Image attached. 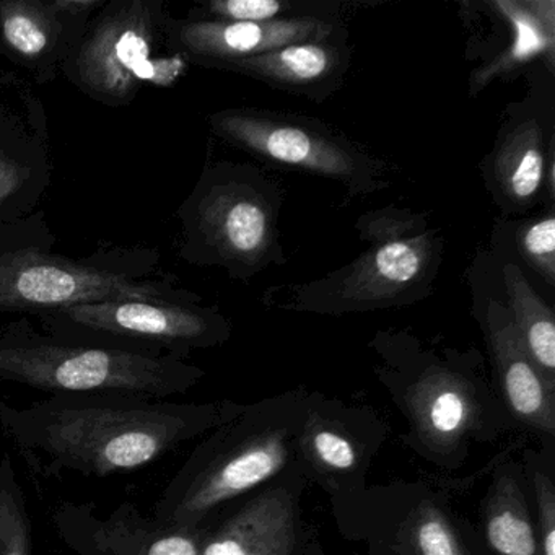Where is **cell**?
<instances>
[{"label": "cell", "mask_w": 555, "mask_h": 555, "mask_svg": "<svg viewBox=\"0 0 555 555\" xmlns=\"http://www.w3.org/2000/svg\"><path fill=\"white\" fill-rule=\"evenodd\" d=\"M243 408L232 399L170 402L119 395H53L18 408L0 398V430L41 477H106L162 460Z\"/></svg>", "instance_id": "6da1fadb"}, {"label": "cell", "mask_w": 555, "mask_h": 555, "mask_svg": "<svg viewBox=\"0 0 555 555\" xmlns=\"http://www.w3.org/2000/svg\"><path fill=\"white\" fill-rule=\"evenodd\" d=\"M370 347L376 378L405 421L401 441L425 463L461 469L474 447L516 431L477 350L430 349L389 333Z\"/></svg>", "instance_id": "7a4b0ae2"}, {"label": "cell", "mask_w": 555, "mask_h": 555, "mask_svg": "<svg viewBox=\"0 0 555 555\" xmlns=\"http://www.w3.org/2000/svg\"><path fill=\"white\" fill-rule=\"evenodd\" d=\"M311 398L307 388L268 396L204 435L158 496L154 518L175 528H201L281 476L295 461Z\"/></svg>", "instance_id": "3957f363"}, {"label": "cell", "mask_w": 555, "mask_h": 555, "mask_svg": "<svg viewBox=\"0 0 555 555\" xmlns=\"http://www.w3.org/2000/svg\"><path fill=\"white\" fill-rule=\"evenodd\" d=\"M206 372L183 357L40 336L27 324L0 331V379L51 395L139 396L165 401L199 385Z\"/></svg>", "instance_id": "277c9868"}, {"label": "cell", "mask_w": 555, "mask_h": 555, "mask_svg": "<svg viewBox=\"0 0 555 555\" xmlns=\"http://www.w3.org/2000/svg\"><path fill=\"white\" fill-rule=\"evenodd\" d=\"M282 196L275 181L251 165L207 168L180 210L184 258L194 264L220 266L238 279L282 264Z\"/></svg>", "instance_id": "5b68a950"}, {"label": "cell", "mask_w": 555, "mask_h": 555, "mask_svg": "<svg viewBox=\"0 0 555 555\" xmlns=\"http://www.w3.org/2000/svg\"><path fill=\"white\" fill-rule=\"evenodd\" d=\"M370 248L320 281L294 288L288 310L308 313H365L415 301L430 287L443 243L422 217L383 209L359 220Z\"/></svg>", "instance_id": "8992f818"}, {"label": "cell", "mask_w": 555, "mask_h": 555, "mask_svg": "<svg viewBox=\"0 0 555 555\" xmlns=\"http://www.w3.org/2000/svg\"><path fill=\"white\" fill-rule=\"evenodd\" d=\"M466 482L398 479L369 483L331 502L337 531L369 555H492L479 526L461 512Z\"/></svg>", "instance_id": "52a82bcc"}, {"label": "cell", "mask_w": 555, "mask_h": 555, "mask_svg": "<svg viewBox=\"0 0 555 555\" xmlns=\"http://www.w3.org/2000/svg\"><path fill=\"white\" fill-rule=\"evenodd\" d=\"M171 18L158 0H115L96 12L82 40L63 64L67 79L96 102L129 105L142 86H175L186 57L158 56Z\"/></svg>", "instance_id": "ba28073f"}, {"label": "cell", "mask_w": 555, "mask_h": 555, "mask_svg": "<svg viewBox=\"0 0 555 555\" xmlns=\"http://www.w3.org/2000/svg\"><path fill=\"white\" fill-rule=\"evenodd\" d=\"M210 126L229 144L281 167L334 180L350 196L388 186L383 162L317 119L238 108L210 116Z\"/></svg>", "instance_id": "9c48e42d"}, {"label": "cell", "mask_w": 555, "mask_h": 555, "mask_svg": "<svg viewBox=\"0 0 555 555\" xmlns=\"http://www.w3.org/2000/svg\"><path fill=\"white\" fill-rule=\"evenodd\" d=\"M60 339H95L93 346L186 357L222 346L232 324L219 311L190 304L115 300L77 305L44 314Z\"/></svg>", "instance_id": "30bf717a"}, {"label": "cell", "mask_w": 555, "mask_h": 555, "mask_svg": "<svg viewBox=\"0 0 555 555\" xmlns=\"http://www.w3.org/2000/svg\"><path fill=\"white\" fill-rule=\"evenodd\" d=\"M391 435L388 422L365 404L313 391L295 443V463L331 502L356 495Z\"/></svg>", "instance_id": "8fae6325"}, {"label": "cell", "mask_w": 555, "mask_h": 555, "mask_svg": "<svg viewBox=\"0 0 555 555\" xmlns=\"http://www.w3.org/2000/svg\"><path fill=\"white\" fill-rule=\"evenodd\" d=\"M178 292L132 281L37 249L0 253V311L48 314L77 305L144 300L181 304Z\"/></svg>", "instance_id": "7c38bea8"}, {"label": "cell", "mask_w": 555, "mask_h": 555, "mask_svg": "<svg viewBox=\"0 0 555 555\" xmlns=\"http://www.w3.org/2000/svg\"><path fill=\"white\" fill-rule=\"evenodd\" d=\"M310 482L298 464L223 508L209 522L201 555H310L320 541L305 519Z\"/></svg>", "instance_id": "4fadbf2b"}, {"label": "cell", "mask_w": 555, "mask_h": 555, "mask_svg": "<svg viewBox=\"0 0 555 555\" xmlns=\"http://www.w3.org/2000/svg\"><path fill=\"white\" fill-rule=\"evenodd\" d=\"M57 538L74 555H201L209 525L175 528L122 502L102 516L93 502L61 500L51 513Z\"/></svg>", "instance_id": "5bb4252c"}, {"label": "cell", "mask_w": 555, "mask_h": 555, "mask_svg": "<svg viewBox=\"0 0 555 555\" xmlns=\"http://www.w3.org/2000/svg\"><path fill=\"white\" fill-rule=\"evenodd\" d=\"M555 132L532 106H516L482 164L483 180L500 209L526 212L554 197Z\"/></svg>", "instance_id": "9a60e30c"}, {"label": "cell", "mask_w": 555, "mask_h": 555, "mask_svg": "<svg viewBox=\"0 0 555 555\" xmlns=\"http://www.w3.org/2000/svg\"><path fill=\"white\" fill-rule=\"evenodd\" d=\"M339 27L320 17H288L272 22L173 21L168 24V47L188 63L219 67L248 60L288 44L337 38Z\"/></svg>", "instance_id": "2e32d148"}, {"label": "cell", "mask_w": 555, "mask_h": 555, "mask_svg": "<svg viewBox=\"0 0 555 555\" xmlns=\"http://www.w3.org/2000/svg\"><path fill=\"white\" fill-rule=\"evenodd\" d=\"M486 340L492 382L516 431L555 444V385L526 352L506 305L490 300Z\"/></svg>", "instance_id": "e0dca14e"}, {"label": "cell", "mask_w": 555, "mask_h": 555, "mask_svg": "<svg viewBox=\"0 0 555 555\" xmlns=\"http://www.w3.org/2000/svg\"><path fill=\"white\" fill-rule=\"evenodd\" d=\"M522 447L515 441L487 464L479 529L492 555H541L525 466L516 457Z\"/></svg>", "instance_id": "ac0fdd59"}, {"label": "cell", "mask_w": 555, "mask_h": 555, "mask_svg": "<svg viewBox=\"0 0 555 555\" xmlns=\"http://www.w3.org/2000/svg\"><path fill=\"white\" fill-rule=\"evenodd\" d=\"M346 41L337 38L288 44L248 60L230 61L217 69L242 74L284 92L324 100L336 92L349 69Z\"/></svg>", "instance_id": "d6986e66"}, {"label": "cell", "mask_w": 555, "mask_h": 555, "mask_svg": "<svg viewBox=\"0 0 555 555\" xmlns=\"http://www.w3.org/2000/svg\"><path fill=\"white\" fill-rule=\"evenodd\" d=\"M505 24L508 40L490 61L473 70L469 93L477 95L495 80L518 76L535 60L554 76L555 2L554 0H490Z\"/></svg>", "instance_id": "ffe728a7"}, {"label": "cell", "mask_w": 555, "mask_h": 555, "mask_svg": "<svg viewBox=\"0 0 555 555\" xmlns=\"http://www.w3.org/2000/svg\"><path fill=\"white\" fill-rule=\"evenodd\" d=\"M89 18L61 15L44 0H5L0 2V41L18 63L31 69L63 66L76 50Z\"/></svg>", "instance_id": "44dd1931"}, {"label": "cell", "mask_w": 555, "mask_h": 555, "mask_svg": "<svg viewBox=\"0 0 555 555\" xmlns=\"http://www.w3.org/2000/svg\"><path fill=\"white\" fill-rule=\"evenodd\" d=\"M509 314L519 340L542 375L555 385V318L516 264L503 268Z\"/></svg>", "instance_id": "7402d4cb"}, {"label": "cell", "mask_w": 555, "mask_h": 555, "mask_svg": "<svg viewBox=\"0 0 555 555\" xmlns=\"http://www.w3.org/2000/svg\"><path fill=\"white\" fill-rule=\"evenodd\" d=\"M28 144V141L17 147L0 144V222L30 209L47 186L43 180L47 155L18 154V149Z\"/></svg>", "instance_id": "603a6c76"}, {"label": "cell", "mask_w": 555, "mask_h": 555, "mask_svg": "<svg viewBox=\"0 0 555 555\" xmlns=\"http://www.w3.org/2000/svg\"><path fill=\"white\" fill-rule=\"evenodd\" d=\"M0 555H34V525L14 460L0 456Z\"/></svg>", "instance_id": "cb8c5ba5"}, {"label": "cell", "mask_w": 555, "mask_h": 555, "mask_svg": "<svg viewBox=\"0 0 555 555\" xmlns=\"http://www.w3.org/2000/svg\"><path fill=\"white\" fill-rule=\"evenodd\" d=\"M519 457L528 480L541 555H555V482L552 467L545 461L544 453L534 448L522 447Z\"/></svg>", "instance_id": "d4e9b609"}, {"label": "cell", "mask_w": 555, "mask_h": 555, "mask_svg": "<svg viewBox=\"0 0 555 555\" xmlns=\"http://www.w3.org/2000/svg\"><path fill=\"white\" fill-rule=\"evenodd\" d=\"M516 242L521 258L547 282L548 287H555L554 209H548L545 216L522 223Z\"/></svg>", "instance_id": "484cf974"}, {"label": "cell", "mask_w": 555, "mask_h": 555, "mask_svg": "<svg viewBox=\"0 0 555 555\" xmlns=\"http://www.w3.org/2000/svg\"><path fill=\"white\" fill-rule=\"evenodd\" d=\"M291 2L281 0H212L204 5L203 14L194 21L217 22H272L279 21L288 9Z\"/></svg>", "instance_id": "4316f807"}, {"label": "cell", "mask_w": 555, "mask_h": 555, "mask_svg": "<svg viewBox=\"0 0 555 555\" xmlns=\"http://www.w3.org/2000/svg\"><path fill=\"white\" fill-rule=\"evenodd\" d=\"M310 555H324L323 541H321V539L317 544H314L313 551H311Z\"/></svg>", "instance_id": "83f0119b"}]
</instances>
